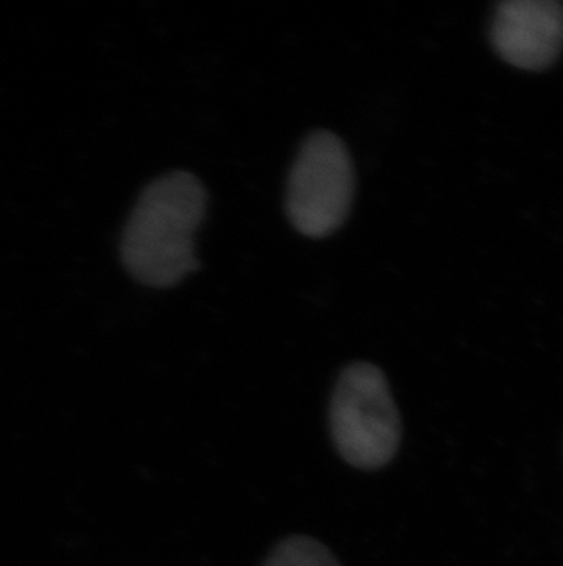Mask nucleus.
Wrapping results in <instances>:
<instances>
[{
	"mask_svg": "<svg viewBox=\"0 0 563 566\" xmlns=\"http://www.w3.org/2000/svg\"><path fill=\"white\" fill-rule=\"evenodd\" d=\"M205 208V189L191 172H169L150 184L123 231L121 259L130 275L169 289L194 272L200 266L194 237Z\"/></svg>",
	"mask_w": 563,
	"mask_h": 566,
	"instance_id": "f257e3e1",
	"label": "nucleus"
},
{
	"mask_svg": "<svg viewBox=\"0 0 563 566\" xmlns=\"http://www.w3.org/2000/svg\"><path fill=\"white\" fill-rule=\"evenodd\" d=\"M340 457L359 470H379L397 453L401 418L386 376L372 364L346 367L330 406Z\"/></svg>",
	"mask_w": 563,
	"mask_h": 566,
	"instance_id": "f03ea898",
	"label": "nucleus"
},
{
	"mask_svg": "<svg viewBox=\"0 0 563 566\" xmlns=\"http://www.w3.org/2000/svg\"><path fill=\"white\" fill-rule=\"evenodd\" d=\"M355 172L344 142L317 130L304 142L287 182L286 211L293 228L325 239L336 233L350 214Z\"/></svg>",
	"mask_w": 563,
	"mask_h": 566,
	"instance_id": "7ed1b4c3",
	"label": "nucleus"
},
{
	"mask_svg": "<svg viewBox=\"0 0 563 566\" xmlns=\"http://www.w3.org/2000/svg\"><path fill=\"white\" fill-rule=\"evenodd\" d=\"M492 44L518 69L543 70L563 49V4L559 0H507L496 8Z\"/></svg>",
	"mask_w": 563,
	"mask_h": 566,
	"instance_id": "20e7f679",
	"label": "nucleus"
},
{
	"mask_svg": "<svg viewBox=\"0 0 563 566\" xmlns=\"http://www.w3.org/2000/svg\"><path fill=\"white\" fill-rule=\"evenodd\" d=\"M266 566H340L337 557L319 541L289 537L272 552Z\"/></svg>",
	"mask_w": 563,
	"mask_h": 566,
	"instance_id": "39448f33",
	"label": "nucleus"
}]
</instances>
